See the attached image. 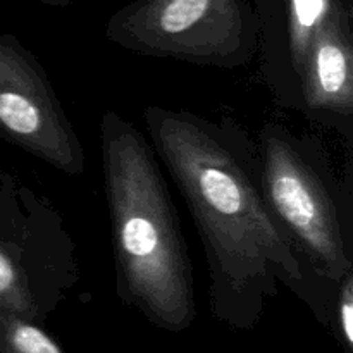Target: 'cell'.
<instances>
[{
  "mask_svg": "<svg viewBox=\"0 0 353 353\" xmlns=\"http://www.w3.org/2000/svg\"><path fill=\"white\" fill-rule=\"evenodd\" d=\"M105 38L145 57L238 69L257 55L259 26L248 0H133L110 16Z\"/></svg>",
  "mask_w": 353,
  "mask_h": 353,
  "instance_id": "8992f818",
  "label": "cell"
},
{
  "mask_svg": "<svg viewBox=\"0 0 353 353\" xmlns=\"http://www.w3.org/2000/svg\"><path fill=\"white\" fill-rule=\"evenodd\" d=\"M259 71L278 107L353 143V0H254Z\"/></svg>",
  "mask_w": 353,
  "mask_h": 353,
  "instance_id": "3957f363",
  "label": "cell"
},
{
  "mask_svg": "<svg viewBox=\"0 0 353 353\" xmlns=\"http://www.w3.org/2000/svg\"><path fill=\"white\" fill-rule=\"evenodd\" d=\"M264 195L310 274L336 292L353 274L352 185L319 138L265 121L257 134Z\"/></svg>",
  "mask_w": 353,
  "mask_h": 353,
  "instance_id": "277c9868",
  "label": "cell"
},
{
  "mask_svg": "<svg viewBox=\"0 0 353 353\" xmlns=\"http://www.w3.org/2000/svg\"><path fill=\"white\" fill-rule=\"evenodd\" d=\"M330 333L341 352L353 353V274L345 276L338 286Z\"/></svg>",
  "mask_w": 353,
  "mask_h": 353,
  "instance_id": "9c48e42d",
  "label": "cell"
},
{
  "mask_svg": "<svg viewBox=\"0 0 353 353\" xmlns=\"http://www.w3.org/2000/svg\"><path fill=\"white\" fill-rule=\"evenodd\" d=\"M0 138L69 176L85 172L81 140L38 59L0 34Z\"/></svg>",
  "mask_w": 353,
  "mask_h": 353,
  "instance_id": "52a82bcc",
  "label": "cell"
},
{
  "mask_svg": "<svg viewBox=\"0 0 353 353\" xmlns=\"http://www.w3.org/2000/svg\"><path fill=\"white\" fill-rule=\"evenodd\" d=\"M0 353H65L45 326L0 305Z\"/></svg>",
  "mask_w": 353,
  "mask_h": 353,
  "instance_id": "ba28073f",
  "label": "cell"
},
{
  "mask_svg": "<svg viewBox=\"0 0 353 353\" xmlns=\"http://www.w3.org/2000/svg\"><path fill=\"white\" fill-rule=\"evenodd\" d=\"M100 145L117 296L159 330L183 333L196 317L192 259L154 148L114 110L100 121Z\"/></svg>",
  "mask_w": 353,
  "mask_h": 353,
  "instance_id": "7a4b0ae2",
  "label": "cell"
},
{
  "mask_svg": "<svg viewBox=\"0 0 353 353\" xmlns=\"http://www.w3.org/2000/svg\"><path fill=\"white\" fill-rule=\"evenodd\" d=\"M147 133L185 199L209 269V309L219 323L254 330L279 288L331 331L338 290L302 264L264 195L257 141L230 117L148 105Z\"/></svg>",
  "mask_w": 353,
  "mask_h": 353,
  "instance_id": "6da1fadb",
  "label": "cell"
},
{
  "mask_svg": "<svg viewBox=\"0 0 353 353\" xmlns=\"http://www.w3.org/2000/svg\"><path fill=\"white\" fill-rule=\"evenodd\" d=\"M79 281L64 217L26 183L0 171V305L40 326Z\"/></svg>",
  "mask_w": 353,
  "mask_h": 353,
  "instance_id": "5b68a950",
  "label": "cell"
}]
</instances>
